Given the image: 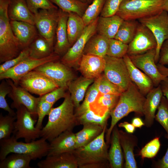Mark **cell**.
<instances>
[{"label":"cell","mask_w":168,"mask_h":168,"mask_svg":"<svg viewBox=\"0 0 168 168\" xmlns=\"http://www.w3.org/2000/svg\"><path fill=\"white\" fill-rule=\"evenodd\" d=\"M53 105L40 98L37 107L38 119L35 125L37 129L41 130L42 128L43 120L45 116L49 114Z\"/></svg>","instance_id":"c3c4849f"},{"label":"cell","mask_w":168,"mask_h":168,"mask_svg":"<svg viewBox=\"0 0 168 168\" xmlns=\"http://www.w3.org/2000/svg\"><path fill=\"white\" fill-rule=\"evenodd\" d=\"M34 15L35 25L39 35L53 46L59 16V9H40Z\"/></svg>","instance_id":"7c38bea8"},{"label":"cell","mask_w":168,"mask_h":168,"mask_svg":"<svg viewBox=\"0 0 168 168\" xmlns=\"http://www.w3.org/2000/svg\"><path fill=\"white\" fill-rule=\"evenodd\" d=\"M78 66L79 70L83 77L95 79L104 72L105 60L104 57L92 54H83Z\"/></svg>","instance_id":"ac0fdd59"},{"label":"cell","mask_w":168,"mask_h":168,"mask_svg":"<svg viewBox=\"0 0 168 168\" xmlns=\"http://www.w3.org/2000/svg\"><path fill=\"white\" fill-rule=\"evenodd\" d=\"M93 0H88L87 3L88 4H91Z\"/></svg>","instance_id":"6125c7cd"},{"label":"cell","mask_w":168,"mask_h":168,"mask_svg":"<svg viewBox=\"0 0 168 168\" xmlns=\"http://www.w3.org/2000/svg\"><path fill=\"white\" fill-rule=\"evenodd\" d=\"M83 3H88V0H77Z\"/></svg>","instance_id":"94428289"},{"label":"cell","mask_w":168,"mask_h":168,"mask_svg":"<svg viewBox=\"0 0 168 168\" xmlns=\"http://www.w3.org/2000/svg\"><path fill=\"white\" fill-rule=\"evenodd\" d=\"M118 126L119 127L124 128L126 132L131 133H133L135 129V127L132 124L126 121L120 123Z\"/></svg>","instance_id":"9f6ffc18"},{"label":"cell","mask_w":168,"mask_h":168,"mask_svg":"<svg viewBox=\"0 0 168 168\" xmlns=\"http://www.w3.org/2000/svg\"><path fill=\"white\" fill-rule=\"evenodd\" d=\"M17 85L40 96L59 87L44 75L34 70L21 77Z\"/></svg>","instance_id":"4fadbf2b"},{"label":"cell","mask_w":168,"mask_h":168,"mask_svg":"<svg viewBox=\"0 0 168 168\" xmlns=\"http://www.w3.org/2000/svg\"><path fill=\"white\" fill-rule=\"evenodd\" d=\"M99 17L86 27L81 36L62 58V63L70 68L78 65L87 42L96 33Z\"/></svg>","instance_id":"8fae6325"},{"label":"cell","mask_w":168,"mask_h":168,"mask_svg":"<svg viewBox=\"0 0 168 168\" xmlns=\"http://www.w3.org/2000/svg\"><path fill=\"white\" fill-rule=\"evenodd\" d=\"M163 94L160 85L154 87L146 95L143 106L144 125L150 127L153 124L155 113L160 104Z\"/></svg>","instance_id":"44dd1931"},{"label":"cell","mask_w":168,"mask_h":168,"mask_svg":"<svg viewBox=\"0 0 168 168\" xmlns=\"http://www.w3.org/2000/svg\"><path fill=\"white\" fill-rule=\"evenodd\" d=\"M10 0H0V63L17 56L22 50L12 29L8 9Z\"/></svg>","instance_id":"277c9868"},{"label":"cell","mask_w":168,"mask_h":168,"mask_svg":"<svg viewBox=\"0 0 168 168\" xmlns=\"http://www.w3.org/2000/svg\"><path fill=\"white\" fill-rule=\"evenodd\" d=\"M98 88L99 92L120 96L124 91L119 86L109 80L104 74L98 77Z\"/></svg>","instance_id":"7bdbcfd3"},{"label":"cell","mask_w":168,"mask_h":168,"mask_svg":"<svg viewBox=\"0 0 168 168\" xmlns=\"http://www.w3.org/2000/svg\"><path fill=\"white\" fill-rule=\"evenodd\" d=\"M156 49H151L140 54L128 55L134 65L148 76L157 87L166 77L159 72L155 61Z\"/></svg>","instance_id":"9a60e30c"},{"label":"cell","mask_w":168,"mask_h":168,"mask_svg":"<svg viewBox=\"0 0 168 168\" xmlns=\"http://www.w3.org/2000/svg\"><path fill=\"white\" fill-rule=\"evenodd\" d=\"M128 44L114 38L109 39L106 55L110 57L123 58L127 54Z\"/></svg>","instance_id":"b9f144b4"},{"label":"cell","mask_w":168,"mask_h":168,"mask_svg":"<svg viewBox=\"0 0 168 168\" xmlns=\"http://www.w3.org/2000/svg\"><path fill=\"white\" fill-rule=\"evenodd\" d=\"M59 55L54 52L49 56L40 59H36L29 56L15 66L0 74V80L11 79L17 85L20 79L39 66L46 63L58 60Z\"/></svg>","instance_id":"5bb4252c"},{"label":"cell","mask_w":168,"mask_h":168,"mask_svg":"<svg viewBox=\"0 0 168 168\" xmlns=\"http://www.w3.org/2000/svg\"><path fill=\"white\" fill-rule=\"evenodd\" d=\"M139 23L137 20H124L114 38L128 44L134 37Z\"/></svg>","instance_id":"e575fe53"},{"label":"cell","mask_w":168,"mask_h":168,"mask_svg":"<svg viewBox=\"0 0 168 168\" xmlns=\"http://www.w3.org/2000/svg\"><path fill=\"white\" fill-rule=\"evenodd\" d=\"M159 85L163 95L166 97L168 101V77L161 81Z\"/></svg>","instance_id":"11a10c76"},{"label":"cell","mask_w":168,"mask_h":168,"mask_svg":"<svg viewBox=\"0 0 168 168\" xmlns=\"http://www.w3.org/2000/svg\"><path fill=\"white\" fill-rule=\"evenodd\" d=\"M11 90V86L7 81L3 80L0 84V108L7 111L8 114L16 116V113L9 107L5 98Z\"/></svg>","instance_id":"bcb514c9"},{"label":"cell","mask_w":168,"mask_h":168,"mask_svg":"<svg viewBox=\"0 0 168 168\" xmlns=\"http://www.w3.org/2000/svg\"><path fill=\"white\" fill-rule=\"evenodd\" d=\"M53 47L45 38L37 35L29 46V57L36 59L46 58L53 53Z\"/></svg>","instance_id":"836d02e7"},{"label":"cell","mask_w":168,"mask_h":168,"mask_svg":"<svg viewBox=\"0 0 168 168\" xmlns=\"http://www.w3.org/2000/svg\"><path fill=\"white\" fill-rule=\"evenodd\" d=\"M110 138V146L108 151V159L111 168L123 166V155L120 144L119 130L116 125L113 128Z\"/></svg>","instance_id":"4316f807"},{"label":"cell","mask_w":168,"mask_h":168,"mask_svg":"<svg viewBox=\"0 0 168 168\" xmlns=\"http://www.w3.org/2000/svg\"><path fill=\"white\" fill-rule=\"evenodd\" d=\"M138 22L147 27L154 36L157 45L155 61L158 63L162 45L168 39V13L163 10L159 13L150 17L139 19Z\"/></svg>","instance_id":"ba28073f"},{"label":"cell","mask_w":168,"mask_h":168,"mask_svg":"<svg viewBox=\"0 0 168 168\" xmlns=\"http://www.w3.org/2000/svg\"><path fill=\"white\" fill-rule=\"evenodd\" d=\"M67 26L68 40L71 46L81 36L86 26L82 17L73 12L68 13Z\"/></svg>","instance_id":"d6a6232c"},{"label":"cell","mask_w":168,"mask_h":168,"mask_svg":"<svg viewBox=\"0 0 168 168\" xmlns=\"http://www.w3.org/2000/svg\"><path fill=\"white\" fill-rule=\"evenodd\" d=\"M105 127L102 133L88 144L76 148L72 152L79 168L110 167L108 144L105 142Z\"/></svg>","instance_id":"3957f363"},{"label":"cell","mask_w":168,"mask_h":168,"mask_svg":"<svg viewBox=\"0 0 168 168\" xmlns=\"http://www.w3.org/2000/svg\"><path fill=\"white\" fill-rule=\"evenodd\" d=\"M146 97L139 91L132 82L127 90L119 96L118 102L111 111L110 125L107 130L106 139L108 144L110 143L113 129L121 119L132 112L138 115H143V109Z\"/></svg>","instance_id":"7a4b0ae2"},{"label":"cell","mask_w":168,"mask_h":168,"mask_svg":"<svg viewBox=\"0 0 168 168\" xmlns=\"http://www.w3.org/2000/svg\"><path fill=\"white\" fill-rule=\"evenodd\" d=\"M96 34L87 42L83 54H92L104 57L106 55L110 39Z\"/></svg>","instance_id":"1f68e13d"},{"label":"cell","mask_w":168,"mask_h":168,"mask_svg":"<svg viewBox=\"0 0 168 168\" xmlns=\"http://www.w3.org/2000/svg\"><path fill=\"white\" fill-rule=\"evenodd\" d=\"M156 65L160 72L165 77H168V68L158 63H157Z\"/></svg>","instance_id":"6f0895ef"},{"label":"cell","mask_w":168,"mask_h":168,"mask_svg":"<svg viewBox=\"0 0 168 168\" xmlns=\"http://www.w3.org/2000/svg\"><path fill=\"white\" fill-rule=\"evenodd\" d=\"M123 20L116 15L109 17L99 16L96 33L109 39L114 38Z\"/></svg>","instance_id":"f1b7e54d"},{"label":"cell","mask_w":168,"mask_h":168,"mask_svg":"<svg viewBox=\"0 0 168 168\" xmlns=\"http://www.w3.org/2000/svg\"><path fill=\"white\" fill-rule=\"evenodd\" d=\"M164 10L168 12V0H164Z\"/></svg>","instance_id":"91938a15"},{"label":"cell","mask_w":168,"mask_h":168,"mask_svg":"<svg viewBox=\"0 0 168 168\" xmlns=\"http://www.w3.org/2000/svg\"><path fill=\"white\" fill-rule=\"evenodd\" d=\"M40 168H77L76 159L72 152H64L47 156L44 160L39 162Z\"/></svg>","instance_id":"603a6c76"},{"label":"cell","mask_w":168,"mask_h":168,"mask_svg":"<svg viewBox=\"0 0 168 168\" xmlns=\"http://www.w3.org/2000/svg\"><path fill=\"white\" fill-rule=\"evenodd\" d=\"M44 138L29 142L17 141L12 135L8 138L0 140V160H2L12 153L28 155L32 160L41 159L48 154L49 144Z\"/></svg>","instance_id":"5b68a950"},{"label":"cell","mask_w":168,"mask_h":168,"mask_svg":"<svg viewBox=\"0 0 168 168\" xmlns=\"http://www.w3.org/2000/svg\"><path fill=\"white\" fill-rule=\"evenodd\" d=\"M10 24L22 50L29 47L37 35L36 27L34 25L14 20H10Z\"/></svg>","instance_id":"ffe728a7"},{"label":"cell","mask_w":168,"mask_h":168,"mask_svg":"<svg viewBox=\"0 0 168 168\" xmlns=\"http://www.w3.org/2000/svg\"><path fill=\"white\" fill-rule=\"evenodd\" d=\"M165 137L168 140V134L165 135ZM156 166L159 168H168V147L165 155L157 162Z\"/></svg>","instance_id":"db71d44e"},{"label":"cell","mask_w":168,"mask_h":168,"mask_svg":"<svg viewBox=\"0 0 168 168\" xmlns=\"http://www.w3.org/2000/svg\"><path fill=\"white\" fill-rule=\"evenodd\" d=\"M159 138L156 137L147 143L141 150L139 155L143 158H152L155 157L160 147Z\"/></svg>","instance_id":"f6af8a7d"},{"label":"cell","mask_w":168,"mask_h":168,"mask_svg":"<svg viewBox=\"0 0 168 168\" xmlns=\"http://www.w3.org/2000/svg\"><path fill=\"white\" fill-rule=\"evenodd\" d=\"M16 109V120L12 134L15 138L17 140L23 138L26 142H29L40 137L41 130L35 126L37 120L33 117L31 113L23 105Z\"/></svg>","instance_id":"52a82bcc"},{"label":"cell","mask_w":168,"mask_h":168,"mask_svg":"<svg viewBox=\"0 0 168 168\" xmlns=\"http://www.w3.org/2000/svg\"><path fill=\"white\" fill-rule=\"evenodd\" d=\"M6 81L11 87L10 93L7 95L13 101L11 105L12 108L16 109L21 105L26 107L31 113L35 119L37 117V107L40 97H35L26 89L18 85L15 84L11 79Z\"/></svg>","instance_id":"2e32d148"},{"label":"cell","mask_w":168,"mask_h":168,"mask_svg":"<svg viewBox=\"0 0 168 168\" xmlns=\"http://www.w3.org/2000/svg\"><path fill=\"white\" fill-rule=\"evenodd\" d=\"M64 98L60 105L52 108L47 124L40 130V137L49 142L64 132L72 131L78 125L70 94L67 93Z\"/></svg>","instance_id":"6da1fadb"},{"label":"cell","mask_w":168,"mask_h":168,"mask_svg":"<svg viewBox=\"0 0 168 168\" xmlns=\"http://www.w3.org/2000/svg\"><path fill=\"white\" fill-rule=\"evenodd\" d=\"M123 0H106L100 14V16L109 17L116 15Z\"/></svg>","instance_id":"f907efd6"},{"label":"cell","mask_w":168,"mask_h":168,"mask_svg":"<svg viewBox=\"0 0 168 168\" xmlns=\"http://www.w3.org/2000/svg\"><path fill=\"white\" fill-rule=\"evenodd\" d=\"M105 66L104 74L110 82L119 86L123 91L132 82L123 58H118L107 55L104 57Z\"/></svg>","instance_id":"9c48e42d"},{"label":"cell","mask_w":168,"mask_h":168,"mask_svg":"<svg viewBox=\"0 0 168 168\" xmlns=\"http://www.w3.org/2000/svg\"><path fill=\"white\" fill-rule=\"evenodd\" d=\"M106 0H93L88 5L82 16L86 26L99 17Z\"/></svg>","instance_id":"ab89813d"},{"label":"cell","mask_w":168,"mask_h":168,"mask_svg":"<svg viewBox=\"0 0 168 168\" xmlns=\"http://www.w3.org/2000/svg\"><path fill=\"white\" fill-rule=\"evenodd\" d=\"M110 112L108 111L103 116H100L89 109L76 117L77 125L92 124L105 127L107 126V120L110 116Z\"/></svg>","instance_id":"74e56055"},{"label":"cell","mask_w":168,"mask_h":168,"mask_svg":"<svg viewBox=\"0 0 168 168\" xmlns=\"http://www.w3.org/2000/svg\"><path fill=\"white\" fill-rule=\"evenodd\" d=\"M28 7L34 14L39 9H52L58 8L49 0H26Z\"/></svg>","instance_id":"681fc988"},{"label":"cell","mask_w":168,"mask_h":168,"mask_svg":"<svg viewBox=\"0 0 168 168\" xmlns=\"http://www.w3.org/2000/svg\"><path fill=\"white\" fill-rule=\"evenodd\" d=\"M56 4L63 12L75 13L82 16L88 6V3H85L77 0H49Z\"/></svg>","instance_id":"8d00e7d4"},{"label":"cell","mask_w":168,"mask_h":168,"mask_svg":"<svg viewBox=\"0 0 168 168\" xmlns=\"http://www.w3.org/2000/svg\"><path fill=\"white\" fill-rule=\"evenodd\" d=\"M123 58L126 64L131 81L136 85L143 95L146 96L155 87L152 80L134 65L127 54Z\"/></svg>","instance_id":"d6986e66"},{"label":"cell","mask_w":168,"mask_h":168,"mask_svg":"<svg viewBox=\"0 0 168 168\" xmlns=\"http://www.w3.org/2000/svg\"><path fill=\"white\" fill-rule=\"evenodd\" d=\"M119 133L120 142L125 160L124 167L137 168L133 153L134 148L138 143L137 137L122 130H119Z\"/></svg>","instance_id":"484cf974"},{"label":"cell","mask_w":168,"mask_h":168,"mask_svg":"<svg viewBox=\"0 0 168 168\" xmlns=\"http://www.w3.org/2000/svg\"><path fill=\"white\" fill-rule=\"evenodd\" d=\"M10 20L26 22L35 25V15L29 8L26 0H10L8 9Z\"/></svg>","instance_id":"d4e9b609"},{"label":"cell","mask_w":168,"mask_h":168,"mask_svg":"<svg viewBox=\"0 0 168 168\" xmlns=\"http://www.w3.org/2000/svg\"><path fill=\"white\" fill-rule=\"evenodd\" d=\"M66 89L63 87H58L40 97L41 99L54 105L60 99L64 98L67 94L65 92Z\"/></svg>","instance_id":"816d5d0a"},{"label":"cell","mask_w":168,"mask_h":168,"mask_svg":"<svg viewBox=\"0 0 168 168\" xmlns=\"http://www.w3.org/2000/svg\"><path fill=\"white\" fill-rule=\"evenodd\" d=\"M156 42L151 30L139 22L136 34L128 44L127 54L136 55L144 53L156 48Z\"/></svg>","instance_id":"e0dca14e"},{"label":"cell","mask_w":168,"mask_h":168,"mask_svg":"<svg viewBox=\"0 0 168 168\" xmlns=\"http://www.w3.org/2000/svg\"><path fill=\"white\" fill-rule=\"evenodd\" d=\"M34 70L44 75L58 87L66 89H68L69 84L75 77L70 67L56 61L46 63Z\"/></svg>","instance_id":"30bf717a"},{"label":"cell","mask_w":168,"mask_h":168,"mask_svg":"<svg viewBox=\"0 0 168 168\" xmlns=\"http://www.w3.org/2000/svg\"><path fill=\"white\" fill-rule=\"evenodd\" d=\"M83 125L82 129L75 133L76 148L88 144L100 135L105 127L92 124Z\"/></svg>","instance_id":"4dcf8cb0"},{"label":"cell","mask_w":168,"mask_h":168,"mask_svg":"<svg viewBox=\"0 0 168 168\" xmlns=\"http://www.w3.org/2000/svg\"><path fill=\"white\" fill-rule=\"evenodd\" d=\"M94 80V79L83 76L72 80L69 84L68 89L76 110L79 108L80 103L83 100L88 87Z\"/></svg>","instance_id":"83f0119b"},{"label":"cell","mask_w":168,"mask_h":168,"mask_svg":"<svg viewBox=\"0 0 168 168\" xmlns=\"http://www.w3.org/2000/svg\"><path fill=\"white\" fill-rule=\"evenodd\" d=\"M29 47L24 48L16 57L3 62L0 65V74L2 73L20 63L29 56Z\"/></svg>","instance_id":"7dc6e473"},{"label":"cell","mask_w":168,"mask_h":168,"mask_svg":"<svg viewBox=\"0 0 168 168\" xmlns=\"http://www.w3.org/2000/svg\"><path fill=\"white\" fill-rule=\"evenodd\" d=\"M158 63L165 66L168 65V39L164 41L162 45Z\"/></svg>","instance_id":"f5cc1de1"},{"label":"cell","mask_w":168,"mask_h":168,"mask_svg":"<svg viewBox=\"0 0 168 168\" xmlns=\"http://www.w3.org/2000/svg\"><path fill=\"white\" fill-rule=\"evenodd\" d=\"M98 82V77L95 79L92 84L88 89L83 102L75 113L76 117L90 109V105L94 101L99 93Z\"/></svg>","instance_id":"f35d334b"},{"label":"cell","mask_w":168,"mask_h":168,"mask_svg":"<svg viewBox=\"0 0 168 168\" xmlns=\"http://www.w3.org/2000/svg\"><path fill=\"white\" fill-rule=\"evenodd\" d=\"M164 0H123L116 15L123 20H137L164 10Z\"/></svg>","instance_id":"8992f818"},{"label":"cell","mask_w":168,"mask_h":168,"mask_svg":"<svg viewBox=\"0 0 168 168\" xmlns=\"http://www.w3.org/2000/svg\"><path fill=\"white\" fill-rule=\"evenodd\" d=\"M132 124L135 128H140L142 126L144 125V122L139 117L133 118L132 121Z\"/></svg>","instance_id":"680465c9"},{"label":"cell","mask_w":168,"mask_h":168,"mask_svg":"<svg viewBox=\"0 0 168 168\" xmlns=\"http://www.w3.org/2000/svg\"><path fill=\"white\" fill-rule=\"evenodd\" d=\"M47 156L72 152L76 148L75 134L72 131L64 132L49 142Z\"/></svg>","instance_id":"7402d4cb"},{"label":"cell","mask_w":168,"mask_h":168,"mask_svg":"<svg viewBox=\"0 0 168 168\" xmlns=\"http://www.w3.org/2000/svg\"><path fill=\"white\" fill-rule=\"evenodd\" d=\"M16 116L9 114L3 116L0 114V140L8 138L11 137L14 128Z\"/></svg>","instance_id":"60d3db41"},{"label":"cell","mask_w":168,"mask_h":168,"mask_svg":"<svg viewBox=\"0 0 168 168\" xmlns=\"http://www.w3.org/2000/svg\"><path fill=\"white\" fill-rule=\"evenodd\" d=\"M155 119L163 127L168 134V101L163 95L157 109Z\"/></svg>","instance_id":"ee69618b"},{"label":"cell","mask_w":168,"mask_h":168,"mask_svg":"<svg viewBox=\"0 0 168 168\" xmlns=\"http://www.w3.org/2000/svg\"><path fill=\"white\" fill-rule=\"evenodd\" d=\"M31 157L27 155L12 153L0 161V168H30Z\"/></svg>","instance_id":"d590c367"},{"label":"cell","mask_w":168,"mask_h":168,"mask_svg":"<svg viewBox=\"0 0 168 168\" xmlns=\"http://www.w3.org/2000/svg\"><path fill=\"white\" fill-rule=\"evenodd\" d=\"M119 96L99 92L94 101L90 105V109L96 114L103 116L108 111H111L115 107Z\"/></svg>","instance_id":"f546056e"},{"label":"cell","mask_w":168,"mask_h":168,"mask_svg":"<svg viewBox=\"0 0 168 168\" xmlns=\"http://www.w3.org/2000/svg\"><path fill=\"white\" fill-rule=\"evenodd\" d=\"M59 9V16L56 31V42L54 48V52L58 55L65 54L71 46L67 31L68 13Z\"/></svg>","instance_id":"cb8c5ba5"}]
</instances>
